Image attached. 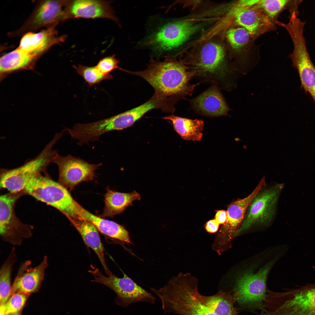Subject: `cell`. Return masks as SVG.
<instances>
[{"instance_id":"obj_28","label":"cell","mask_w":315,"mask_h":315,"mask_svg":"<svg viewBox=\"0 0 315 315\" xmlns=\"http://www.w3.org/2000/svg\"><path fill=\"white\" fill-rule=\"evenodd\" d=\"M202 297L207 307L215 315H236L232 300L223 292L212 296Z\"/></svg>"},{"instance_id":"obj_12","label":"cell","mask_w":315,"mask_h":315,"mask_svg":"<svg viewBox=\"0 0 315 315\" xmlns=\"http://www.w3.org/2000/svg\"><path fill=\"white\" fill-rule=\"evenodd\" d=\"M52 163L55 164L58 167V182L70 190L81 182L92 180L95 172L102 165V163H89L70 154L62 156L57 152L54 156Z\"/></svg>"},{"instance_id":"obj_23","label":"cell","mask_w":315,"mask_h":315,"mask_svg":"<svg viewBox=\"0 0 315 315\" xmlns=\"http://www.w3.org/2000/svg\"><path fill=\"white\" fill-rule=\"evenodd\" d=\"M78 212L79 217L91 223L102 233L123 243L132 244L129 232L123 225L95 215L80 205Z\"/></svg>"},{"instance_id":"obj_21","label":"cell","mask_w":315,"mask_h":315,"mask_svg":"<svg viewBox=\"0 0 315 315\" xmlns=\"http://www.w3.org/2000/svg\"><path fill=\"white\" fill-rule=\"evenodd\" d=\"M55 27H49L37 33H26L22 38L18 47L39 57L52 46L65 39L66 36H58Z\"/></svg>"},{"instance_id":"obj_32","label":"cell","mask_w":315,"mask_h":315,"mask_svg":"<svg viewBox=\"0 0 315 315\" xmlns=\"http://www.w3.org/2000/svg\"><path fill=\"white\" fill-rule=\"evenodd\" d=\"M29 296L20 293L12 295L6 303V315H21Z\"/></svg>"},{"instance_id":"obj_20","label":"cell","mask_w":315,"mask_h":315,"mask_svg":"<svg viewBox=\"0 0 315 315\" xmlns=\"http://www.w3.org/2000/svg\"><path fill=\"white\" fill-rule=\"evenodd\" d=\"M220 89L213 85L190 101L191 108L196 113L209 117L229 116L230 110Z\"/></svg>"},{"instance_id":"obj_16","label":"cell","mask_w":315,"mask_h":315,"mask_svg":"<svg viewBox=\"0 0 315 315\" xmlns=\"http://www.w3.org/2000/svg\"><path fill=\"white\" fill-rule=\"evenodd\" d=\"M257 4L245 7L238 2L232 11L235 23L246 29L253 38L272 29L274 26Z\"/></svg>"},{"instance_id":"obj_13","label":"cell","mask_w":315,"mask_h":315,"mask_svg":"<svg viewBox=\"0 0 315 315\" xmlns=\"http://www.w3.org/2000/svg\"><path fill=\"white\" fill-rule=\"evenodd\" d=\"M290 36L293 50L289 56L292 66L297 70L301 88L311 96L315 103V66L312 62L307 50L303 32L300 30L293 32Z\"/></svg>"},{"instance_id":"obj_1","label":"cell","mask_w":315,"mask_h":315,"mask_svg":"<svg viewBox=\"0 0 315 315\" xmlns=\"http://www.w3.org/2000/svg\"><path fill=\"white\" fill-rule=\"evenodd\" d=\"M123 71L140 76L150 84L157 96L173 97L179 99L192 94L198 84L190 81L194 73L182 63L166 59L163 62L151 59L144 70Z\"/></svg>"},{"instance_id":"obj_27","label":"cell","mask_w":315,"mask_h":315,"mask_svg":"<svg viewBox=\"0 0 315 315\" xmlns=\"http://www.w3.org/2000/svg\"><path fill=\"white\" fill-rule=\"evenodd\" d=\"M17 259L15 248L13 247L0 269V304H5L10 297L12 272Z\"/></svg>"},{"instance_id":"obj_7","label":"cell","mask_w":315,"mask_h":315,"mask_svg":"<svg viewBox=\"0 0 315 315\" xmlns=\"http://www.w3.org/2000/svg\"><path fill=\"white\" fill-rule=\"evenodd\" d=\"M284 187L282 184L261 190L254 198L246 211L244 220L233 236H237L253 225H266L274 217L276 204Z\"/></svg>"},{"instance_id":"obj_34","label":"cell","mask_w":315,"mask_h":315,"mask_svg":"<svg viewBox=\"0 0 315 315\" xmlns=\"http://www.w3.org/2000/svg\"><path fill=\"white\" fill-rule=\"evenodd\" d=\"M219 225L218 222L214 219L206 223L205 225V229L209 233H214L218 231Z\"/></svg>"},{"instance_id":"obj_33","label":"cell","mask_w":315,"mask_h":315,"mask_svg":"<svg viewBox=\"0 0 315 315\" xmlns=\"http://www.w3.org/2000/svg\"><path fill=\"white\" fill-rule=\"evenodd\" d=\"M119 61L113 55L104 58L99 61L95 66L103 74H109V73L116 69L120 70L121 68L118 66Z\"/></svg>"},{"instance_id":"obj_31","label":"cell","mask_w":315,"mask_h":315,"mask_svg":"<svg viewBox=\"0 0 315 315\" xmlns=\"http://www.w3.org/2000/svg\"><path fill=\"white\" fill-rule=\"evenodd\" d=\"M291 1L288 0H259L257 5L273 22L279 13L289 5Z\"/></svg>"},{"instance_id":"obj_26","label":"cell","mask_w":315,"mask_h":315,"mask_svg":"<svg viewBox=\"0 0 315 315\" xmlns=\"http://www.w3.org/2000/svg\"><path fill=\"white\" fill-rule=\"evenodd\" d=\"M171 124L174 129L183 139L192 141L201 140L204 126L201 120L191 119L173 115L162 117Z\"/></svg>"},{"instance_id":"obj_14","label":"cell","mask_w":315,"mask_h":315,"mask_svg":"<svg viewBox=\"0 0 315 315\" xmlns=\"http://www.w3.org/2000/svg\"><path fill=\"white\" fill-rule=\"evenodd\" d=\"M163 107L162 99L152 96L146 102L133 108L95 122L94 130L99 136L111 131L122 130L132 126L150 111L155 109L162 110Z\"/></svg>"},{"instance_id":"obj_10","label":"cell","mask_w":315,"mask_h":315,"mask_svg":"<svg viewBox=\"0 0 315 315\" xmlns=\"http://www.w3.org/2000/svg\"><path fill=\"white\" fill-rule=\"evenodd\" d=\"M199 26L187 21L168 23L149 36L143 45L162 52L176 48L198 29Z\"/></svg>"},{"instance_id":"obj_5","label":"cell","mask_w":315,"mask_h":315,"mask_svg":"<svg viewBox=\"0 0 315 315\" xmlns=\"http://www.w3.org/2000/svg\"><path fill=\"white\" fill-rule=\"evenodd\" d=\"M55 136L43 150L34 158L15 168L3 170L1 174V188L10 192L18 193L23 191L29 181L34 176L45 172L48 166L57 152L53 147L59 140Z\"/></svg>"},{"instance_id":"obj_15","label":"cell","mask_w":315,"mask_h":315,"mask_svg":"<svg viewBox=\"0 0 315 315\" xmlns=\"http://www.w3.org/2000/svg\"><path fill=\"white\" fill-rule=\"evenodd\" d=\"M281 303L269 315H315V284L281 294Z\"/></svg>"},{"instance_id":"obj_30","label":"cell","mask_w":315,"mask_h":315,"mask_svg":"<svg viewBox=\"0 0 315 315\" xmlns=\"http://www.w3.org/2000/svg\"><path fill=\"white\" fill-rule=\"evenodd\" d=\"M226 35L230 46L237 50H240L244 48L248 43L251 37L246 29L239 26L229 29Z\"/></svg>"},{"instance_id":"obj_36","label":"cell","mask_w":315,"mask_h":315,"mask_svg":"<svg viewBox=\"0 0 315 315\" xmlns=\"http://www.w3.org/2000/svg\"><path fill=\"white\" fill-rule=\"evenodd\" d=\"M6 303L0 304V315H6Z\"/></svg>"},{"instance_id":"obj_18","label":"cell","mask_w":315,"mask_h":315,"mask_svg":"<svg viewBox=\"0 0 315 315\" xmlns=\"http://www.w3.org/2000/svg\"><path fill=\"white\" fill-rule=\"evenodd\" d=\"M110 1L92 0H67L66 20L80 18H104L112 20L120 27L118 18Z\"/></svg>"},{"instance_id":"obj_22","label":"cell","mask_w":315,"mask_h":315,"mask_svg":"<svg viewBox=\"0 0 315 315\" xmlns=\"http://www.w3.org/2000/svg\"><path fill=\"white\" fill-rule=\"evenodd\" d=\"M68 219L79 232L85 244L94 251L108 276L112 275L113 274L106 265L104 246L96 228L91 223L82 218Z\"/></svg>"},{"instance_id":"obj_11","label":"cell","mask_w":315,"mask_h":315,"mask_svg":"<svg viewBox=\"0 0 315 315\" xmlns=\"http://www.w3.org/2000/svg\"><path fill=\"white\" fill-rule=\"evenodd\" d=\"M273 264L270 262L256 273H245L237 279L235 290L237 300L240 304L262 307L266 295V280Z\"/></svg>"},{"instance_id":"obj_8","label":"cell","mask_w":315,"mask_h":315,"mask_svg":"<svg viewBox=\"0 0 315 315\" xmlns=\"http://www.w3.org/2000/svg\"><path fill=\"white\" fill-rule=\"evenodd\" d=\"M265 184V176H263L249 195L243 199H238L229 205L227 211L226 221L216 235L212 245L213 249L218 254H222L228 247L230 239L240 227L251 202Z\"/></svg>"},{"instance_id":"obj_25","label":"cell","mask_w":315,"mask_h":315,"mask_svg":"<svg viewBox=\"0 0 315 315\" xmlns=\"http://www.w3.org/2000/svg\"><path fill=\"white\" fill-rule=\"evenodd\" d=\"M140 194L134 190L130 193H123L107 189L105 196V206L101 216L113 217L122 213L132 202L141 200Z\"/></svg>"},{"instance_id":"obj_35","label":"cell","mask_w":315,"mask_h":315,"mask_svg":"<svg viewBox=\"0 0 315 315\" xmlns=\"http://www.w3.org/2000/svg\"><path fill=\"white\" fill-rule=\"evenodd\" d=\"M227 217V211L220 210L216 212L214 219L219 224L223 225L226 223Z\"/></svg>"},{"instance_id":"obj_4","label":"cell","mask_w":315,"mask_h":315,"mask_svg":"<svg viewBox=\"0 0 315 315\" xmlns=\"http://www.w3.org/2000/svg\"><path fill=\"white\" fill-rule=\"evenodd\" d=\"M24 191L57 209L68 219L79 217V204L73 199L67 189L46 175L41 173L34 176Z\"/></svg>"},{"instance_id":"obj_9","label":"cell","mask_w":315,"mask_h":315,"mask_svg":"<svg viewBox=\"0 0 315 315\" xmlns=\"http://www.w3.org/2000/svg\"><path fill=\"white\" fill-rule=\"evenodd\" d=\"M10 192L0 197V235L3 241L14 246L21 245L24 239L32 235V228L20 222L15 216L14 206L22 194Z\"/></svg>"},{"instance_id":"obj_6","label":"cell","mask_w":315,"mask_h":315,"mask_svg":"<svg viewBox=\"0 0 315 315\" xmlns=\"http://www.w3.org/2000/svg\"><path fill=\"white\" fill-rule=\"evenodd\" d=\"M89 272L92 274L94 279L91 281L103 284L109 287L116 294L115 303L124 308L138 302L154 304L156 298L151 293L138 285L124 273L120 278L113 274L107 276L103 275L98 268Z\"/></svg>"},{"instance_id":"obj_17","label":"cell","mask_w":315,"mask_h":315,"mask_svg":"<svg viewBox=\"0 0 315 315\" xmlns=\"http://www.w3.org/2000/svg\"><path fill=\"white\" fill-rule=\"evenodd\" d=\"M67 1V0H45L39 2L21 30L55 26L60 22L65 20Z\"/></svg>"},{"instance_id":"obj_24","label":"cell","mask_w":315,"mask_h":315,"mask_svg":"<svg viewBox=\"0 0 315 315\" xmlns=\"http://www.w3.org/2000/svg\"><path fill=\"white\" fill-rule=\"evenodd\" d=\"M39 57L18 47L1 57V77L2 78L5 76L15 71L32 69Z\"/></svg>"},{"instance_id":"obj_3","label":"cell","mask_w":315,"mask_h":315,"mask_svg":"<svg viewBox=\"0 0 315 315\" xmlns=\"http://www.w3.org/2000/svg\"><path fill=\"white\" fill-rule=\"evenodd\" d=\"M225 51L220 45L213 42L206 43L192 63L191 70L194 76L212 83L220 89H230L233 73L225 65Z\"/></svg>"},{"instance_id":"obj_2","label":"cell","mask_w":315,"mask_h":315,"mask_svg":"<svg viewBox=\"0 0 315 315\" xmlns=\"http://www.w3.org/2000/svg\"><path fill=\"white\" fill-rule=\"evenodd\" d=\"M197 286V280L190 274L180 273L164 287L150 289L160 299L165 314L215 315L206 306Z\"/></svg>"},{"instance_id":"obj_19","label":"cell","mask_w":315,"mask_h":315,"mask_svg":"<svg viewBox=\"0 0 315 315\" xmlns=\"http://www.w3.org/2000/svg\"><path fill=\"white\" fill-rule=\"evenodd\" d=\"M31 264L29 260L20 264L12 285L10 297L16 293L30 295L39 290L48 265V257L45 256L41 262L34 267H31Z\"/></svg>"},{"instance_id":"obj_29","label":"cell","mask_w":315,"mask_h":315,"mask_svg":"<svg viewBox=\"0 0 315 315\" xmlns=\"http://www.w3.org/2000/svg\"><path fill=\"white\" fill-rule=\"evenodd\" d=\"M77 73L84 79L90 86L96 84L106 80H110L112 76L109 74L104 75L95 66H88L79 64L73 66Z\"/></svg>"}]
</instances>
